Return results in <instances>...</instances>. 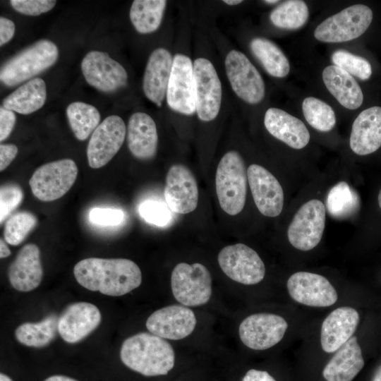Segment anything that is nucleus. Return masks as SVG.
I'll return each instance as SVG.
<instances>
[{
  "label": "nucleus",
  "instance_id": "c756f323",
  "mask_svg": "<svg viewBox=\"0 0 381 381\" xmlns=\"http://www.w3.org/2000/svg\"><path fill=\"white\" fill-rule=\"evenodd\" d=\"M250 49L265 70L272 76L284 78L290 71L289 62L280 49L272 41L263 38H253L250 43Z\"/></svg>",
  "mask_w": 381,
  "mask_h": 381
},
{
  "label": "nucleus",
  "instance_id": "c9c22d12",
  "mask_svg": "<svg viewBox=\"0 0 381 381\" xmlns=\"http://www.w3.org/2000/svg\"><path fill=\"white\" fill-rule=\"evenodd\" d=\"M302 110L308 123L319 131L328 132L335 126L336 115L333 109L320 99L305 98Z\"/></svg>",
  "mask_w": 381,
  "mask_h": 381
},
{
  "label": "nucleus",
  "instance_id": "8fccbe9b",
  "mask_svg": "<svg viewBox=\"0 0 381 381\" xmlns=\"http://www.w3.org/2000/svg\"><path fill=\"white\" fill-rule=\"evenodd\" d=\"M372 381H381V365H380L375 370Z\"/></svg>",
  "mask_w": 381,
  "mask_h": 381
},
{
  "label": "nucleus",
  "instance_id": "f03ea898",
  "mask_svg": "<svg viewBox=\"0 0 381 381\" xmlns=\"http://www.w3.org/2000/svg\"><path fill=\"white\" fill-rule=\"evenodd\" d=\"M120 358L130 369L145 376L167 375L174 365L171 344L152 333H138L122 344Z\"/></svg>",
  "mask_w": 381,
  "mask_h": 381
},
{
  "label": "nucleus",
  "instance_id": "09e8293b",
  "mask_svg": "<svg viewBox=\"0 0 381 381\" xmlns=\"http://www.w3.org/2000/svg\"><path fill=\"white\" fill-rule=\"evenodd\" d=\"M44 381H78V380L73 379L71 377L65 376V375H52L47 377Z\"/></svg>",
  "mask_w": 381,
  "mask_h": 381
},
{
  "label": "nucleus",
  "instance_id": "58836bf2",
  "mask_svg": "<svg viewBox=\"0 0 381 381\" xmlns=\"http://www.w3.org/2000/svg\"><path fill=\"white\" fill-rule=\"evenodd\" d=\"M158 200H146L138 208L140 215L148 223L162 226L167 224L171 215L170 209Z\"/></svg>",
  "mask_w": 381,
  "mask_h": 381
},
{
  "label": "nucleus",
  "instance_id": "9d476101",
  "mask_svg": "<svg viewBox=\"0 0 381 381\" xmlns=\"http://www.w3.org/2000/svg\"><path fill=\"white\" fill-rule=\"evenodd\" d=\"M224 64L227 78L235 94L248 104L260 102L265 94L264 80L248 57L232 49L227 54Z\"/></svg>",
  "mask_w": 381,
  "mask_h": 381
},
{
  "label": "nucleus",
  "instance_id": "c85d7f7f",
  "mask_svg": "<svg viewBox=\"0 0 381 381\" xmlns=\"http://www.w3.org/2000/svg\"><path fill=\"white\" fill-rule=\"evenodd\" d=\"M46 99L45 82L40 78H35L6 97L2 106L21 114H30L42 108Z\"/></svg>",
  "mask_w": 381,
  "mask_h": 381
},
{
  "label": "nucleus",
  "instance_id": "dca6fc26",
  "mask_svg": "<svg viewBox=\"0 0 381 381\" xmlns=\"http://www.w3.org/2000/svg\"><path fill=\"white\" fill-rule=\"evenodd\" d=\"M287 289L291 298L301 304L312 307H328L338 298L336 289L324 276L297 272L287 280Z\"/></svg>",
  "mask_w": 381,
  "mask_h": 381
},
{
  "label": "nucleus",
  "instance_id": "49530a36",
  "mask_svg": "<svg viewBox=\"0 0 381 381\" xmlns=\"http://www.w3.org/2000/svg\"><path fill=\"white\" fill-rule=\"evenodd\" d=\"M242 381H276L267 371L251 369L249 370Z\"/></svg>",
  "mask_w": 381,
  "mask_h": 381
},
{
  "label": "nucleus",
  "instance_id": "c03bdc74",
  "mask_svg": "<svg viewBox=\"0 0 381 381\" xmlns=\"http://www.w3.org/2000/svg\"><path fill=\"white\" fill-rule=\"evenodd\" d=\"M18 152L16 145L13 144L0 145V170H4L15 159Z\"/></svg>",
  "mask_w": 381,
  "mask_h": 381
},
{
  "label": "nucleus",
  "instance_id": "bb28decb",
  "mask_svg": "<svg viewBox=\"0 0 381 381\" xmlns=\"http://www.w3.org/2000/svg\"><path fill=\"white\" fill-rule=\"evenodd\" d=\"M365 362L356 337L353 336L335 351L322 370L327 381H352Z\"/></svg>",
  "mask_w": 381,
  "mask_h": 381
},
{
  "label": "nucleus",
  "instance_id": "7ed1b4c3",
  "mask_svg": "<svg viewBox=\"0 0 381 381\" xmlns=\"http://www.w3.org/2000/svg\"><path fill=\"white\" fill-rule=\"evenodd\" d=\"M59 57L56 44L40 40L7 60L1 67L0 80L6 86H16L53 66Z\"/></svg>",
  "mask_w": 381,
  "mask_h": 381
},
{
  "label": "nucleus",
  "instance_id": "a878e982",
  "mask_svg": "<svg viewBox=\"0 0 381 381\" xmlns=\"http://www.w3.org/2000/svg\"><path fill=\"white\" fill-rule=\"evenodd\" d=\"M126 133L128 147L133 157L147 160L155 156L158 135L155 122L150 115L144 112L133 114Z\"/></svg>",
  "mask_w": 381,
  "mask_h": 381
},
{
  "label": "nucleus",
  "instance_id": "5701e85b",
  "mask_svg": "<svg viewBox=\"0 0 381 381\" xmlns=\"http://www.w3.org/2000/svg\"><path fill=\"white\" fill-rule=\"evenodd\" d=\"M173 60L167 49L157 48L151 53L145 67L143 92L147 98L158 107L162 106L167 95Z\"/></svg>",
  "mask_w": 381,
  "mask_h": 381
},
{
  "label": "nucleus",
  "instance_id": "7c9ffc66",
  "mask_svg": "<svg viewBox=\"0 0 381 381\" xmlns=\"http://www.w3.org/2000/svg\"><path fill=\"white\" fill-rule=\"evenodd\" d=\"M167 6L165 0H135L130 8V19L141 34L156 31L159 27Z\"/></svg>",
  "mask_w": 381,
  "mask_h": 381
},
{
  "label": "nucleus",
  "instance_id": "2eb2a0df",
  "mask_svg": "<svg viewBox=\"0 0 381 381\" xmlns=\"http://www.w3.org/2000/svg\"><path fill=\"white\" fill-rule=\"evenodd\" d=\"M86 82L103 92H113L126 86L128 73L124 67L107 52L90 51L81 62Z\"/></svg>",
  "mask_w": 381,
  "mask_h": 381
},
{
  "label": "nucleus",
  "instance_id": "864d4df0",
  "mask_svg": "<svg viewBox=\"0 0 381 381\" xmlns=\"http://www.w3.org/2000/svg\"><path fill=\"white\" fill-rule=\"evenodd\" d=\"M377 200H378V205H379V207H380L381 209V189L378 193V198H377Z\"/></svg>",
  "mask_w": 381,
  "mask_h": 381
},
{
  "label": "nucleus",
  "instance_id": "4468645a",
  "mask_svg": "<svg viewBox=\"0 0 381 381\" xmlns=\"http://www.w3.org/2000/svg\"><path fill=\"white\" fill-rule=\"evenodd\" d=\"M288 323L282 316L260 313L250 315L240 324L241 341L253 350H265L278 344L284 337Z\"/></svg>",
  "mask_w": 381,
  "mask_h": 381
},
{
  "label": "nucleus",
  "instance_id": "a18cd8bd",
  "mask_svg": "<svg viewBox=\"0 0 381 381\" xmlns=\"http://www.w3.org/2000/svg\"><path fill=\"white\" fill-rule=\"evenodd\" d=\"M15 33L14 23L4 17L0 18V45L8 42Z\"/></svg>",
  "mask_w": 381,
  "mask_h": 381
},
{
  "label": "nucleus",
  "instance_id": "de8ad7c7",
  "mask_svg": "<svg viewBox=\"0 0 381 381\" xmlns=\"http://www.w3.org/2000/svg\"><path fill=\"white\" fill-rule=\"evenodd\" d=\"M11 254V250L8 248L5 241L1 238L0 240V258H5Z\"/></svg>",
  "mask_w": 381,
  "mask_h": 381
},
{
  "label": "nucleus",
  "instance_id": "412c9836",
  "mask_svg": "<svg viewBox=\"0 0 381 381\" xmlns=\"http://www.w3.org/2000/svg\"><path fill=\"white\" fill-rule=\"evenodd\" d=\"M360 321L358 311L342 306L332 311L323 320L320 330L322 349L327 353L335 352L352 337Z\"/></svg>",
  "mask_w": 381,
  "mask_h": 381
},
{
  "label": "nucleus",
  "instance_id": "6e6552de",
  "mask_svg": "<svg viewBox=\"0 0 381 381\" xmlns=\"http://www.w3.org/2000/svg\"><path fill=\"white\" fill-rule=\"evenodd\" d=\"M326 209L322 201L311 199L303 203L291 219L287 238L291 245L308 251L320 242L325 227Z\"/></svg>",
  "mask_w": 381,
  "mask_h": 381
},
{
  "label": "nucleus",
  "instance_id": "473e14b6",
  "mask_svg": "<svg viewBox=\"0 0 381 381\" xmlns=\"http://www.w3.org/2000/svg\"><path fill=\"white\" fill-rule=\"evenodd\" d=\"M66 113L70 127L79 140H86L99 125L100 114L91 104L74 102L68 104Z\"/></svg>",
  "mask_w": 381,
  "mask_h": 381
},
{
  "label": "nucleus",
  "instance_id": "f8f14e48",
  "mask_svg": "<svg viewBox=\"0 0 381 381\" xmlns=\"http://www.w3.org/2000/svg\"><path fill=\"white\" fill-rule=\"evenodd\" d=\"M196 112L203 121L214 120L219 112L222 88L216 69L207 59L194 61Z\"/></svg>",
  "mask_w": 381,
  "mask_h": 381
},
{
  "label": "nucleus",
  "instance_id": "6ab92c4d",
  "mask_svg": "<svg viewBox=\"0 0 381 381\" xmlns=\"http://www.w3.org/2000/svg\"><path fill=\"white\" fill-rule=\"evenodd\" d=\"M148 331L161 338L179 340L190 335L196 325V318L190 308L172 305L152 313L146 321Z\"/></svg>",
  "mask_w": 381,
  "mask_h": 381
},
{
  "label": "nucleus",
  "instance_id": "e433bc0d",
  "mask_svg": "<svg viewBox=\"0 0 381 381\" xmlns=\"http://www.w3.org/2000/svg\"><path fill=\"white\" fill-rule=\"evenodd\" d=\"M37 223V217L29 212H20L13 214L4 226L5 241L12 246L19 245L35 227Z\"/></svg>",
  "mask_w": 381,
  "mask_h": 381
},
{
  "label": "nucleus",
  "instance_id": "f3484780",
  "mask_svg": "<svg viewBox=\"0 0 381 381\" xmlns=\"http://www.w3.org/2000/svg\"><path fill=\"white\" fill-rule=\"evenodd\" d=\"M248 181L254 202L261 214L268 217L279 216L284 196L277 179L265 167L253 164L247 169Z\"/></svg>",
  "mask_w": 381,
  "mask_h": 381
},
{
  "label": "nucleus",
  "instance_id": "39448f33",
  "mask_svg": "<svg viewBox=\"0 0 381 381\" xmlns=\"http://www.w3.org/2000/svg\"><path fill=\"white\" fill-rule=\"evenodd\" d=\"M373 20L371 8L355 4L329 16L317 26L316 40L323 42H344L363 35Z\"/></svg>",
  "mask_w": 381,
  "mask_h": 381
},
{
  "label": "nucleus",
  "instance_id": "2f4dec72",
  "mask_svg": "<svg viewBox=\"0 0 381 381\" xmlns=\"http://www.w3.org/2000/svg\"><path fill=\"white\" fill-rule=\"evenodd\" d=\"M58 319L56 315H50L38 322L23 323L15 330L16 338L28 346H45L56 337Z\"/></svg>",
  "mask_w": 381,
  "mask_h": 381
},
{
  "label": "nucleus",
  "instance_id": "a19ab883",
  "mask_svg": "<svg viewBox=\"0 0 381 381\" xmlns=\"http://www.w3.org/2000/svg\"><path fill=\"white\" fill-rule=\"evenodd\" d=\"M56 1L53 0H11L13 8L24 15L39 16L52 10Z\"/></svg>",
  "mask_w": 381,
  "mask_h": 381
},
{
  "label": "nucleus",
  "instance_id": "5fc2aeb1",
  "mask_svg": "<svg viewBox=\"0 0 381 381\" xmlns=\"http://www.w3.org/2000/svg\"><path fill=\"white\" fill-rule=\"evenodd\" d=\"M278 1H277V0H266V1H264V2L267 3V4H276Z\"/></svg>",
  "mask_w": 381,
  "mask_h": 381
},
{
  "label": "nucleus",
  "instance_id": "603ef678",
  "mask_svg": "<svg viewBox=\"0 0 381 381\" xmlns=\"http://www.w3.org/2000/svg\"><path fill=\"white\" fill-rule=\"evenodd\" d=\"M0 381H13L11 377L4 373L0 374Z\"/></svg>",
  "mask_w": 381,
  "mask_h": 381
},
{
  "label": "nucleus",
  "instance_id": "4c0bfd02",
  "mask_svg": "<svg viewBox=\"0 0 381 381\" xmlns=\"http://www.w3.org/2000/svg\"><path fill=\"white\" fill-rule=\"evenodd\" d=\"M332 61L335 66L362 80H366L371 76L372 68L369 61L346 50L335 51L332 55Z\"/></svg>",
  "mask_w": 381,
  "mask_h": 381
},
{
  "label": "nucleus",
  "instance_id": "a211bd4d",
  "mask_svg": "<svg viewBox=\"0 0 381 381\" xmlns=\"http://www.w3.org/2000/svg\"><path fill=\"white\" fill-rule=\"evenodd\" d=\"M168 207L175 213L193 212L198 202V188L192 171L183 164L172 165L167 174L164 190Z\"/></svg>",
  "mask_w": 381,
  "mask_h": 381
},
{
  "label": "nucleus",
  "instance_id": "aec40b11",
  "mask_svg": "<svg viewBox=\"0 0 381 381\" xmlns=\"http://www.w3.org/2000/svg\"><path fill=\"white\" fill-rule=\"evenodd\" d=\"M98 308L87 302H77L67 306L58 319V332L66 342L74 344L85 338L101 322Z\"/></svg>",
  "mask_w": 381,
  "mask_h": 381
},
{
  "label": "nucleus",
  "instance_id": "393cba45",
  "mask_svg": "<svg viewBox=\"0 0 381 381\" xmlns=\"http://www.w3.org/2000/svg\"><path fill=\"white\" fill-rule=\"evenodd\" d=\"M264 124L272 136L291 148L302 149L310 141V133L303 122L282 109H268L265 114Z\"/></svg>",
  "mask_w": 381,
  "mask_h": 381
},
{
  "label": "nucleus",
  "instance_id": "f704fd0d",
  "mask_svg": "<svg viewBox=\"0 0 381 381\" xmlns=\"http://www.w3.org/2000/svg\"><path fill=\"white\" fill-rule=\"evenodd\" d=\"M309 16L308 6L303 1H286L270 13L272 23L279 28L294 30L306 24Z\"/></svg>",
  "mask_w": 381,
  "mask_h": 381
},
{
  "label": "nucleus",
  "instance_id": "f257e3e1",
  "mask_svg": "<svg viewBox=\"0 0 381 381\" xmlns=\"http://www.w3.org/2000/svg\"><path fill=\"white\" fill-rule=\"evenodd\" d=\"M73 273L77 282L84 288L111 296L125 295L142 282L139 267L125 258L83 259L75 264Z\"/></svg>",
  "mask_w": 381,
  "mask_h": 381
},
{
  "label": "nucleus",
  "instance_id": "ea45409f",
  "mask_svg": "<svg viewBox=\"0 0 381 381\" xmlns=\"http://www.w3.org/2000/svg\"><path fill=\"white\" fill-rule=\"evenodd\" d=\"M23 199V192L16 184H6L0 189V222L2 223L18 207Z\"/></svg>",
  "mask_w": 381,
  "mask_h": 381
},
{
  "label": "nucleus",
  "instance_id": "20e7f679",
  "mask_svg": "<svg viewBox=\"0 0 381 381\" xmlns=\"http://www.w3.org/2000/svg\"><path fill=\"white\" fill-rule=\"evenodd\" d=\"M247 171L244 160L236 151L227 152L216 171L215 186L221 208L229 215L240 213L246 204Z\"/></svg>",
  "mask_w": 381,
  "mask_h": 381
},
{
  "label": "nucleus",
  "instance_id": "72a5a7b5",
  "mask_svg": "<svg viewBox=\"0 0 381 381\" xmlns=\"http://www.w3.org/2000/svg\"><path fill=\"white\" fill-rule=\"evenodd\" d=\"M326 205L328 212L334 218L350 217L359 206L356 193L345 181L335 184L329 191Z\"/></svg>",
  "mask_w": 381,
  "mask_h": 381
},
{
  "label": "nucleus",
  "instance_id": "37998d69",
  "mask_svg": "<svg viewBox=\"0 0 381 381\" xmlns=\"http://www.w3.org/2000/svg\"><path fill=\"white\" fill-rule=\"evenodd\" d=\"M16 123V114L13 111L0 107V140H6L12 132Z\"/></svg>",
  "mask_w": 381,
  "mask_h": 381
},
{
  "label": "nucleus",
  "instance_id": "1a4fd4ad",
  "mask_svg": "<svg viewBox=\"0 0 381 381\" xmlns=\"http://www.w3.org/2000/svg\"><path fill=\"white\" fill-rule=\"evenodd\" d=\"M218 262L227 277L243 284H256L265 277L263 261L255 250L243 243L223 248L218 254Z\"/></svg>",
  "mask_w": 381,
  "mask_h": 381
},
{
  "label": "nucleus",
  "instance_id": "423d86ee",
  "mask_svg": "<svg viewBox=\"0 0 381 381\" xmlns=\"http://www.w3.org/2000/svg\"><path fill=\"white\" fill-rule=\"evenodd\" d=\"M171 286L174 298L183 306H202L212 295L211 274L202 264L180 262L172 270Z\"/></svg>",
  "mask_w": 381,
  "mask_h": 381
},
{
  "label": "nucleus",
  "instance_id": "cd10ccee",
  "mask_svg": "<svg viewBox=\"0 0 381 381\" xmlns=\"http://www.w3.org/2000/svg\"><path fill=\"white\" fill-rule=\"evenodd\" d=\"M322 76L327 89L341 105L349 109L361 107L363 95L351 75L335 65H330L323 70Z\"/></svg>",
  "mask_w": 381,
  "mask_h": 381
},
{
  "label": "nucleus",
  "instance_id": "0eeeda50",
  "mask_svg": "<svg viewBox=\"0 0 381 381\" xmlns=\"http://www.w3.org/2000/svg\"><path fill=\"white\" fill-rule=\"evenodd\" d=\"M78 167L73 159H63L37 168L29 181L33 195L40 200L50 202L64 195L75 183Z\"/></svg>",
  "mask_w": 381,
  "mask_h": 381
},
{
  "label": "nucleus",
  "instance_id": "4be33fe9",
  "mask_svg": "<svg viewBox=\"0 0 381 381\" xmlns=\"http://www.w3.org/2000/svg\"><path fill=\"white\" fill-rule=\"evenodd\" d=\"M42 275L39 248L33 243L26 244L8 267V277L11 286L20 291H30L40 285Z\"/></svg>",
  "mask_w": 381,
  "mask_h": 381
},
{
  "label": "nucleus",
  "instance_id": "b1692460",
  "mask_svg": "<svg viewBox=\"0 0 381 381\" xmlns=\"http://www.w3.org/2000/svg\"><path fill=\"white\" fill-rule=\"evenodd\" d=\"M351 150L367 155L381 146V107L375 106L362 111L354 120L349 139Z\"/></svg>",
  "mask_w": 381,
  "mask_h": 381
},
{
  "label": "nucleus",
  "instance_id": "9b49d317",
  "mask_svg": "<svg viewBox=\"0 0 381 381\" xmlns=\"http://www.w3.org/2000/svg\"><path fill=\"white\" fill-rule=\"evenodd\" d=\"M167 102L174 111L186 115L196 111L193 64L186 55L176 54L169 78Z\"/></svg>",
  "mask_w": 381,
  "mask_h": 381
},
{
  "label": "nucleus",
  "instance_id": "3c124183",
  "mask_svg": "<svg viewBox=\"0 0 381 381\" xmlns=\"http://www.w3.org/2000/svg\"><path fill=\"white\" fill-rule=\"evenodd\" d=\"M224 3L230 5V6H234L239 4L243 2V1L241 0H224L223 1Z\"/></svg>",
  "mask_w": 381,
  "mask_h": 381
},
{
  "label": "nucleus",
  "instance_id": "79ce46f5",
  "mask_svg": "<svg viewBox=\"0 0 381 381\" xmlns=\"http://www.w3.org/2000/svg\"><path fill=\"white\" fill-rule=\"evenodd\" d=\"M123 219V212L121 210L95 207L89 213L90 221L100 226L119 225Z\"/></svg>",
  "mask_w": 381,
  "mask_h": 381
},
{
  "label": "nucleus",
  "instance_id": "ddd939ff",
  "mask_svg": "<svg viewBox=\"0 0 381 381\" xmlns=\"http://www.w3.org/2000/svg\"><path fill=\"white\" fill-rule=\"evenodd\" d=\"M126 134V124L120 116H107L93 131L89 140L87 147L89 166L99 169L110 162L122 146Z\"/></svg>",
  "mask_w": 381,
  "mask_h": 381
}]
</instances>
